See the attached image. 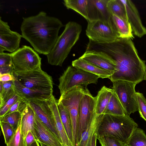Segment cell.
Listing matches in <instances>:
<instances>
[{"label": "cell", "mask_w": 146, "mask_h": 146, "mask_svg": "<svg viewBox=\"0 0 146 146\" xmlns=\"http://www.w3.org/2000/svg\"><path fill=\"white\" fill-rule=\"evenodd\" d=\"M86 51L101 52L114 60L116 69L109 78L112 82L122 80L137 84L144 79L145 61L139 57L131 38H118L111 42L103 43L89 40Z\"/></svg>", "instance_id": "6da1fadb"}, {"label": "cell", "mask_w": 146, "mask_h": 146, "mask_svg": "<svg viewBox=\"0 0 146 146\" xmlns=\"http://www.w3.org/2000/svg\"><path fill=\"white\" fill-rule=\"evenodd\" d=\"M21 26L22 37L40 54L47 55L54 47L60 28L64 25L58 18L44 11L23 17Z\"/></svg>", "instance_id": "7a4b0ae2"}, {"label": "cell", "mask_w": 146, "mask_h": 146, "mask_svg": "<svg viewBox=\"0 0 146 146\" xmlns=\"http://www.w3.org/2000/svg\"><path fill=\"white\" fill-rule=\"evenodd\" d=\"M82 30L81 25L76 22L69 21L66 24L63 31L58 36L54 47L46 55L49 64L62 66L71 49L79 39Z\"/></svg>", "instance_id": "3957f363"}, {"label": "cell", "mask_w": 146, "mask_h": 146, "mask_svg": "<svg viewBox=\"0 0 146 146\" xmlns=\"http://www.w3.org/2000/svg\"><path fill=\"white\" fill-rule=\"evenodd\" d=\"M98 135L115 138L126 143L137 124L130 116L104 114L100 115Z\"/></svg>", "instance_id": "277c9868"}, {"label": "cell", "mask_w": 146, "mask_h": 146, "mask_svg": "<svg viewBox=\"0 0 146 146\" xmlns=\"http://www.w3.org/2000/svg\"><path fill=\"white\" fill-rule=\"evenodd\" d=\"M89 92L87 88L81 86H77L61 95L58 100L62 103L70 115L73 146H77L78 115L81 101L84 95Z\"/></svg>", "instance_id": "5b68a950"}, {"label": "cell", "mask_w": 146, "mask_h": 146, "mask_svg": "<svg viewBox=\"0 0 146 146\" xmlns=\"http://www.w3.org/2000/svg\"><path fill=\"white\" fill-rule=\"evenodd\" d=\"M99 77L72 66H68L59 78L61 95L77 86L86 88L91 84H97Z\"/></svg>", "instance_id": "8992f818"}, {"label": "cell", "mask_w": 146, "mask_h": 146, "mask_svg": "<svg viewBox=\"0 0 146 146\" xmlns=\"http://www.w3.org/2000/svg\"><path fill=\"white\" fill-rule=\"evenodd\" d=\"M14 72L20 73L41 67V58L32 48L23 45L11 53Z\"/></svg>", "instance_id": "52a82bcc"}, {"label": "cell", "mask_w": 146, "mask_h": 146, "mask_svg": "<svg viewBox=\"0 0 146 146\" xmlns=\"http://www.w3.org/2000/svg\"><path fill=\"white\" fill-rule=\"evenodd\" d=\"M13 75L23 86L38 90H53L52 77L41 68L26 72L15 73Z\"/></svg>", "instance_id": "ba28073f"}, {"label": "cell", "mask_w": 146, "mask_h": 146, "mask_svg": "<svg viewBox=\"0 0 146 146\" xmlns=\"http://www.w3.org/2000/svg\"><path fill=\"white\" fill-rule=\"evenodd\" d=\"M86 34L89 40L99 43L111 42L119 37L112 20L110 23L100 21H88Z\"/></svg>", "instance_id": "9c48e42d"}, {"label": "cell", "mask_w": 146, "mask_h": 146, "mask_svg": "<svg viewBox=\"0 0 146 146\" xmlns=\"http://www.w3.org/2000/svg\"><path fill=\"white\" fill-rule=\"evenodd\" d=\"M112 89L117 96L126 115L138 111L135 87L136 84L128 81L118 80L112 82Z\"/></svg>", "instance_id": "30bf717a"}, {"label": "cell", "mask_w": 146, "mask_h": 146, "mask_svg": "<svg viewBox=\"0 0 146 146\" xmlns=\"http://www.w3.org/2000/svg\"><path fill=\"white\" fill-rule=\"evenodd\" d=\"M96 102V97H94L89 92L84 95L81 101L78 115L77 146L83 133L96 115L95 112Z\"/></svg>", "instance_id": "8fae6325"}, {"label": "cell", "mask_w": 146, "mask_h": 146, "mask_svg": "<svg viewBox=\"0 0 146 146\" xmlns=\"http://www.w3.org/2000/svg\"><path fill=\"white\" fill-rule=\"evenodd\" d=\"M48 100H35L28 102V104L40 120L62 143L56 129L53 112Z\"/></svg>", "instance_id": "7c38bea8"}, {"label": "cell", "mask_w": 146, "mask_h": 146, "mask_svg": "<svg viewBox=\"0 0 146 146\" xmlns=\"http://www.w3.org/2000/svg\"><path fill=\"white\" fill-rule=\"evenodd\" d=\"M22 35L11 30L8 23L0 17V47L11 53L19 49Z\"/></svg>", "instance_id": "4fadbf2b"}, {"label": "cell", "mask_w": 146, "mask_h": 146, "mask_svg": "<svg viewBox=\"0 0 146 146\" xmlns=\"http://www.w3.org/2000/svg\"><path fill=\"white\" fill-rule=\"evenodd\" d=\"M108 0H88V21L112 22V15L107 7Z\"/></svg>", "instance_id": "5bb4252c"}, {"label": "cell", "mask_w": 146, "mask_h": 146, "mask_svg": "<svg viewBox=\"0 0 146 146\" xmlns=\"http://www.w3.org/2000/svg\"><path fill=\"white\" fill-rule=\"evenodd\" d=\"M79 58L113 74L116 69V65L114 60L101 52L86 51Z\"/></svg>", "instance_id": "9a60e30c"}, {"label": "cell", "mask_w": 146, "mask_h": 146, "mask_svg": "<svg viewBox=\"0 0 146 146\" xmlns=\"http://www.w3.org/2000/svg\"><path fill=\"white\" fill-rule=\"evenodd\" d=\"M124 5L128 21L134 35L141 38L146 34V29L143 25L137 9L129 0H121Z\"/></svg>", "instance_id": "2e32d148"}, {"label": "cell", "mask_w": 146, "mask_h": 146, "mask_svg": "<svg viewBox=\"0 0 146 146\" xmlns=\"http://www.w3.org/2000/svg\"><path fill=\"white\" fill-rule=\"evenodd\" d=\"M13 82L15 93L20 97L27 101L48 100L53 96V90H33L23 86L16 78Z\"/></svg>", "instance_id": "e0dca14e"}, {"label": "cell", "mask_w": 146, "mask_h": 146, "mask_svg": "<svg viewBox=\"0 0 146 146\" xmlns=\"http://www.w3.org/2000/svg\"><path fill=\"white\" fill-rule=\"evenodd\" d=\"M34 129L37 141L47 146H64L35 114Z\"/></svg>", "instance_id": "ac0fdd59"}, {"label": "cell", "mask_w": 146, "mask_h": 146, "mask_svg": "<svg viewBox=\"0 0 146 146\" xmlns=\"http://www.w3.org/2000/svg\"><path fill=\"white\" fill-rule=\"evenodd\" d=\"M52 109L56 127L64 146H73L69 139L62 122L58 105V102L53 96L48 100Z\"/></svg>", "instance_id": "d6986e66"}, {"label": "cell", "mask_w": 146, "mask_h": 146, "mask_svg": "<svg viewBox=\"0 0 146 146\" xmlns=\"http://www.w3.org/2000/svg\"><path fill=\"white\" fill-rule=\"evenodd\" d=\"M73 66L95 74L99 78H109L113 74L110 71L100 68L92 64L78 58L72 62Z\"/></svg>", "instance_id": "ffe728a7"}, {"label": "cell", "mask_w": 146, "mask_h": 146, "mask_svg": "<svg viewBox=\"0 0 146 146\" xmlns=\"http://www.w3.org/2000/svg\"><path fill=\"white\" fill-rule=\"evenodd\" d=\"M35 115L33 110L28 104L22 113L21 118V131L24 139L31 131L37 140L34 127Z\"/></svg>", "instance_id": "44dd1931"}, {"label": "cell", "mask_w": 146, "mask_h": 146, "mask_svg": "<svg viewBox=\"0 0 146 146\" xmlns=\"http://www.w3.org/2000/svg\"><path fill=\"white\" fill-rule=\"evenodd\" d=\"M114 92L112 88L103 86L98 92L96 97L95 112L97 115L103 114L110 98Z\"/></svg>", "instance_id": "7402d4cb"}, {"label": "cell", "mask_w": 146, "mask_h": 146, "mask_svg": "<svg viewBox=\"0 0 146 146\" xmlns=\"http://www.w3.org/2000/svg\"><path fill=\"white\" fill-rule=\"evenodd\" d=\"M100 115H96L88 125L83 133L78 146H90L93 136L98 132Z\"/></svg>", "instance_id": "603a6c76"}, {"label": "cell", "mask_w": 146, "mask_h": 146, "mask_svg": "<svg viewBox=\"0 0 146 146\" xmlns=\"http://www.w3.org/2000/svg\"><path fill=\"white\" fill-rule=\"evenodd\" d=\"M111 19L119 34V38L132 39L134 38L131 26L128 21L114 15H112Z\"/></svg>", "instance_id": "cb8c5ba5"}, {"label": "cell", "mask_w": 146, "mask_h": 146, "mask_svg": "<svg viewBox=\"0 0 146 146\" xmlns=\"http://www.w3.org/2000/svg\"><path fill=\"white\" fill-rule=\"evenodd\" d=\"M104 114L117 115H126L120 102L114 91L104 110Z\"/></svg>", "instance_id": "d4e9b609"}, {"label": "cell", "mask_w": 146, "mask_h": 146, "mask_svg": "<svg viewBox=\"0 0 146 146\" xmlns=\"http://www.w3.org/2000/svg\"><path fill=\"white\" fill-rule=\"evenodd\" d=\"M107 7L112 15L128 21L125 6L121 0H108Z\"/></svg>", "instance_id": "484cf974"}, {"label": "cell", "mask_w": 146, "mask_h": 146, "mask_svg": "<svg viewBox=\"0 0 146 146\" xmlns=\"http://www.w3.org/2000/svg\"><path fill=\"white\" fill-rule=\"evenodd\" d=\"M88 0H64V4L68 9H72L88 20Z\"/></svg>", "instance_id": "4316f807"}, {"label": "cell", "mask_w": 146, "mask_h": 146, "mask_svg": "<svg viewBox=\"0 0 146 146\" xmlns=\"http://www.w3.org/2000/svg\"><path fill=\"white\" fill-rule=\"evenodd\" d=\"M13 81H0V108L15 93Z\"/></svg>", "instance_id": "83f0119b"}, {"label": "cell", "mask_w": 146, "mask_h": 146, "mask_svg": "<svg viewBox=\"0 0 146 146\" xmlns=\"http://www.w3.org/2000/svg\"><path fill=\"white\" fill-rule=\"evenodd\" d=\"M58 105L62 122L68 136L73 145L72 126L69 114L61 102L58 101Z\"/></svg>", "instance_id": "f1b7e54d"}, {"label": "cell", "mask_w": 146, "mask_h": 146, "mask_svg": "<svg viewBox=\"0 0 146 146\" xmlns=\"http://www.w3.org/2000/svg\"><path fill=\"white\" fill-rule=\"evenodd\" d=\"M128 146H146V135L142 129L137 128L125 143Z\"/></svg>", "instance_id": "f546056e"}, {"label": "cell", "mask_w": 146, "mask_h": 146, "mask_svg": "<svg viewBox=\"0 0 146 146\" xmlns=\"http://www.w3.org/2000/svg\"><path fill=\"white\" fill-rule=\"evenodd\" d=\"M21 114L19 111H14L0 117V121L8 123L15 131L20 121Z\"/></svg>", "instance_id": "4dcf8cb0"}, {"label": "cell", "mask_w": 146, "mask_h": 146, "mask_svg": "<svg viewBox=\"0 0 146 146\" xmlns=\"http://www.w3.org/2000/svg\"><path fill=\"white\" fill-rule=\"evenodd\" d=\"M97 139L101 146H126L125 143L110 136L98 135Z\"/></svg>", "instance_id": "1f68e13d"}, {"label": "cell", "mask_w": 146, "mask_h": 146, "mask_svg": "<svg viewBox=\"0 0 146 146\" xmlns=\"http://www.w3.org/2000/svg\"><path fill=\"white\" fill-rule=\"evenodd\" d=\"M6 146H26L25 139L21 131V119L15 133Z\"/></svg>", "instance_id": "d6a6232c"}, {"label": "cell", "mask_w": 146, "mask_h": 146, "mask_svg": "<svg viewBox=\"0 0 146 146\" xmlns=\"http://www.w3.org/2000/svg\"><path fill=\"white\" fill-rule=\"evenodd\" d=\"M0 124L5 143L7 144L13 137L15 131L10 125L7 123L0 121Z\"/></svg>", "instance_id": "836d02e7"}, {"label": "cell", "mask_w": 146, "mask_h": 146, "mask_svg": "<svg viewBox=\"0 0 146 146\" xmlns=\"http://www.w3.org/2000/svg\"><path fill=\"white\" fill-rule=\"evenodd\" d=\"M136 95L140 116L146 121V99L142 93L136 92Z\"/></svg>", "instance_id": "e575fe53"}, {"label": "cell", "mask_w": 146, "mask_h": 146, "mask_svg": "<svg viewBox=\"0 0 146 146\" xmlns=\"http://www.w3.org/2000/svg\"><path fill=\"white\" fill-rule=\"evenodd\" d=\"M21 98L15 93L6 102L4 105L0 108V117H3L12 106Z\"/></svg>", "instance_id": "d590c367"}, {"label": "cell", "mask_w": 146, "mask_h": 146, "mask_svg": "<svg viewBox=\"0 0 146 146\" xmlns=\"http://www.w3.org/2000/svg\"><path fill=\"white\" fill-rule=\"evenodd\" d=\"M12 65L11 53H0V67Z\"/></svg>", "instance_id": "8d00e7d4"}, {"label": "cell", "mask_w": 146, "mask_h": 146, "mask_svg": "<svg viewBox=\"0 0 146 146\" xmlns=\"http://www.w3.org/2000/svg\"><path fill=\"white\" fill-rule=\"evenodd\" d=\"M26 146H31L32 144L37 141L31 131L28 132L25 139Z\"/></svg>", "instance_id": "74e56055"}, {"label": "cell", "mask_w": 146, "mask_h": 146, "mask_svg": "<svg viewBox=\"0 0 146 146\" xmlns=\"http://www.w3.org/2000/svg\"><path fill=\"white\" fill-rule=\"evenodd\" d=\"M15 79L16 78L13 75L10 73L0 74V82H7L14 81Z\"/></svg>", "instance_id": "f35d334b"}, {"label": "cell", "mask_w": 146, "mask_h": 146, "mask_svg": "<svg viewBox=\"0 0 146 146\" xmlns=\"http://www.w3.org/2000/svg\"><path fill=\"white\" fill-rule=\"evenodd\" d=\"M13 72L12 65L0 67V74L7 73H10L13 74Z\"/></svg>", "instance_id": "ab89813d"}, {"label": "cell", "mask_w": 146, "mask_h": 146, "mask_svg": "<svg viewBox=\"0 0 146 146\" xmlns=\"http://www.w3.org/2000/svg\"><path fill=\"white\" fill-rule=\"evenodd\" d=\"M21 98L12 106L5 115L14 111H18L20 101Z\"/></svg>", "instance_id": "60d3db41"}, {"label": "cell", "mask_w": 146, "mask_h": 146, "mask_svg": "<svg viewBox=\"0 0 146 146\" xmlns=\"http://www.w3.org/2000/svg\"><path fill=\"white\" fill-rule=\"evenodd\" d=\"M98 132H96L94 134L90 146H96V141L97 139L98 136Z\"/></svg>", "instance_id": "b9f144b4"}, {"label": "cell", "mask_w": 146, "mask_h": 146, "mask_svg": "<svg viewBox=\"0 0 146 146\" xmlns=\"http://www.w3.org/2000/svg\"><path fill=\"white\" fill-rule=\"evenodd\" d=\"M31 146H40V145L39 142L36 141L32 144Z\"/></svg>", "instance_id": "7bdbcfd3"}, {"label": "cell", "mask_w": 146, "mask_h": 146, "mask_svg": "<svg viewBox=\"0 0 146 146\" xmlns=\"http://www.w3.org/2000/svg\"><path fill=\"white\" fill-rule=\"evenodd\" d=\"M39 143L40 144V146H47L42 143Z\"/></svg>", "instance_id": "ee69618b"}, {"label": "cell", "mask_w": 146, "mask_h": 146, "mask_svg": "<svg viewBox=\"0 0 146 146\" xmlns=\"http://www.w3.org/2000/svg\"><path fill=\"white\" fill-rule=\"evenodd\" d=\"M144 80H146V72L145 74Z\"/></svg>", "instance_id": "f6af8a7d"}, {"label": "cell", "mask_w": 146, "mask_h": 146, "mask_svg": "<svg viewBox=\"0 0 146 146\" xmlns=\"http://www.w3.org/2000/svg\"><path fill=\"white\" fill-rule=\"evenodd\" d=\"M126 146H128L127 145H126Z\"/></svg>", "instance_id": "bcb514c9"}]
</instances>
